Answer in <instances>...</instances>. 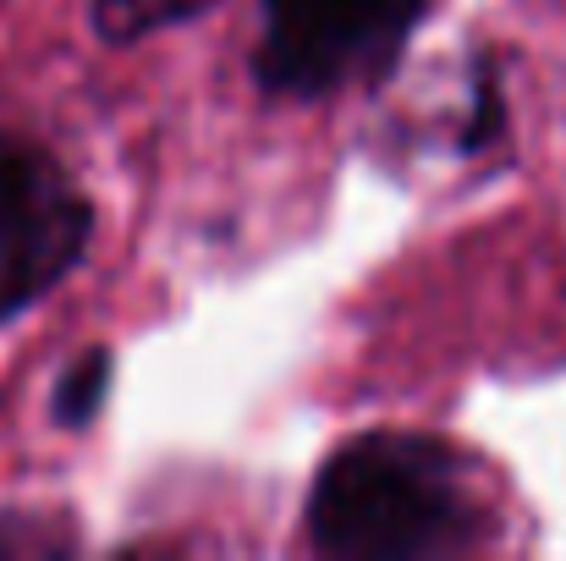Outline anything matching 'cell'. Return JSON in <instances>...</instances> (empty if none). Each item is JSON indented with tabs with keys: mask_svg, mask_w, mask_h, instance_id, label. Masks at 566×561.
Wrapping results in <instances>:
<instances>
[{
	"mask_svg": "<svg viewBox=\"0 0 566 561\" xmlns=\"http://www.w3.org/2000/svg\"><path fill=\"white\" fill-rule=\"evenodd\" d=\"M308 540L342 561L446 557L479 540V507L440 440L379 429L319 468Z\"/></svg>",
	"mask_w": 566,
	"mask_h": 561,
	"instance_id": "1",
	"label": "cell"
},
{
	"mask_svg": "<svg viewBox=\"0 0 566 561\" xmlns=\"http://www.w3.org/2000/svg\"><path fill=\"white\" fill-rule=\"evenodd\" d=\"M418 17L423 0H270L253 61L259 83L286 100H314L353 77H379Z\"/></svg>",
	"mask_w": 566,
	"mask_h": 561,
	"instance_id": "2",
	"label": "cell"
},
{
	"mask_svg": "<svg viewBox=\"0 0 566 561\" xmlns=\"http://www.w3.org/2000/svg\"><path fill=\"white\" fill-rule=\"evenodd\" d=\"M94 215L77 183L28 138L0 133V320L33 309L61 287L83 248Z\"/></svg>",
	"mask_w": 566,
	"mask_h": 561,
	"instance_id": "3",
	"label": "cell"
},
{
	"mask_svg": "<svg viewBox=\"0 0 566 561\" xmlns=\"http://www.w3.org/2000/svg\"><path fill=\"white\" fill-rule=\"evenodd\" d=\"M111 374H116V359H111L105 347H88L72 370L61 374V385H55V402H50L55 424H61V429L94 424L99 407H105V396H111Z\"/></svg>",
	"mask_w": 566,
	"mask_h": 561,
	"instance_id": "4",
	"label": "cell"
},
{
	"mask_svg": "<svg viewBox=\"0 0 566 561\" xmlns=\"http://www.w3.org/2000/svg\"><path fill=\"white\" fill-rule=\"evenodd\" d=\"M209 6L214 0H94V28L111 44H127V39H149L171 22H188Z\"/></svg>",
	"mask_w": 566,
	"mask_h": 561,
	"instance_id": "5",
	"label": "cell"
}]
</instances>
